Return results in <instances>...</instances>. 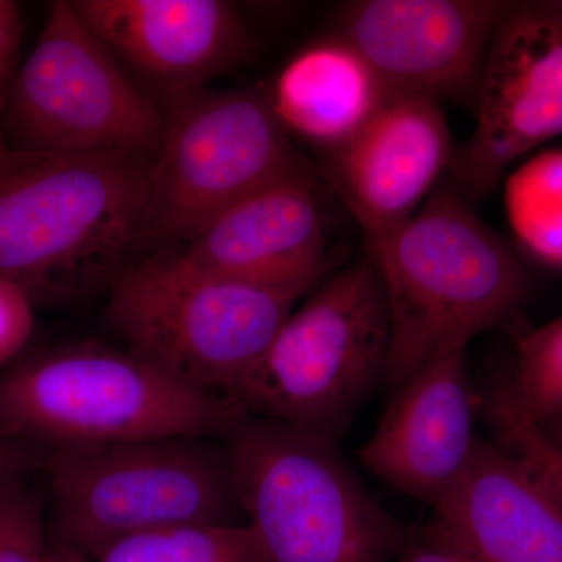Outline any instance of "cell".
I'll return each mask as SVG.
<instances>
[{
    "label": "cell",
    "instance_id": "cell-1",
    "mask_svg": "<svg viewBox=\"0 0 562 562\" xmlns=\"http://www.w3.org/2000/svg\"><path fill=\"white\" fill-rule=\"evenodd\" d=\"M150 160L32 154L0 139V277L33 303L109 291L150 239Z\"/></svg>",
    "mask_w": 562,
    "mask_h": 562
},
{
    "label": "cell",
    "instance_id": "cell-2",
    "mask_svg": "<svg viewBox=\"0 0 562 562\" xmlns=\"http://www.w3.org/2000/svg\"><path fill=\"white\" fill-rule=\"evenodd\" d=\"M391 321L384 383L401 387L436 355L465 347L522 308V260L442 180L402 227L368 246Z\"/></svg>",
    "mask_w": 562,
    "mask_h": 562
},
{
    "label": "cell",
    "instance_id": "cell-3",
    "mask_svg": "<svg viewBox=\"0 0 562 562\" xmlns=\"http://www.w3.org/2000/svg\"><path fill=\"white\" fill-rule=\"evenodd\" d=\"M246 414L127 349L72 342L0 373V428L57 450L166 438H227Z\"/></svg>",
    "mask_w": 562,
    "mask_h": 562
},
{
    "label": "cell",
    "instance_id": "cell-4",
    "mask_svg": "<svg viewBox=\"0 0 562 562\" xmlns=\"http://www.w3.org/2000/svg\"><path fill=\"white\" fill-rule=\"evenodd\" d=\"M303 292L228 279L181 251L133 261L109 288L125 349L191 390L231 401Z\"/></svg>",
    "mask_w": 562,
    "mask_h": 562
},
{
    "label": "cell",
    "instance_id": "cell-5",
    "mask_svg": "<svg viewBox=\"0 0 562 562\" xmlns=\"http://www.w3.org/2000/svg\"><path fill=\"white\" fill-rule=\"evenodd\" d=\"M239 509L268 562H390L405 539L338 442L244 417L225 438Z\"/></svg>",
    "mask_w": 562,
    "mask_h": 562
},
{
    "label": "cell",
    "instance_id": "cell-6",
    "mask_svg": "<svg viewBox=\"0 0 562 562\" xmlns=\"http://www.w3.org/2000/svg\"><path fill=\"white\" fill-rule=\"evenodd\" d=\"M391 321L369 255L310 292L232 392L246 416L338 442L366 395L384 382Z\"/></svg>",
    "mask_w": 562,
    "mask_h": 562
},
{
    "label": "cell",
    "instance_id": "cell-7",
    "mask_svg": "<svg viewBox=\"0 0 562 562\" xmlns=\"http://www.w3.org/2000/svg\"><path fill=\"white\" fill-rule=\"evenodd\" d=\"M49 482L58 543L90 560L139 532L243 516L227 449L213 439L57 450Z\"/></svg>",
    "mask_w": 562,
    "mask_h": 562
},
{
    "label": "cell",
    "instance_id": "cell-8",
    "mask_svg": "<svg viewBox=\"0 0 562 562\" xmlns=\"http://www.w3.org/2000/svg\"><path fill=\"white\" fill-rule=\"evenodd\" d=\"M165 111L81 21L55 0L11 81L2 138L14 150L154 158Z\"/></svg>",
    "mask_w": 562,
    "mask_h": 562
},
{
    "label": "cell",
    "instance_id": "cell-9",
    "mask_svg": "<svg viewBox=\"0 0 562 562\" xmlns=\"http://www.w3.org/2000/svg\"><path fill=\"white\" fill-rule=\"evenodd\" d=\"M149 166V238L188 243L251 192L306 165L262 92L199 90L166 99Z\"/></svg>",
    "mask_w": 562,
    "mask_h": 562
},
{
    "label": "cell",
    "instance_id": "cell-10",
    "mask_svg": "<svg viewBox=\"0 0 562 562\" xmlns=\"http://www.w3.org/2000/svg\"><path fill=\"white\" fill-rule=\"evenodd\" d=\"M475 127L454 151L447 181L471 205L509 168L562 136V11L553 0L506 2L476 98Z\"/></svg>",
    "mask_w": 562,
    "mask_h": 562
},
{
    "label": "cell",
    "instance_id": "cell-11",
    "mask_svg": "<svg viewBox=\"0 0 562 562\" xmlns=\"http://www.w3.org/2000/svg\"><path fill=\"white\" fill-rule=\"evenodd\" d=\"M505 7L495 0H361L344 9L338 33L392 94L475 109Z\"/></svg>",
    "mask_w": 562,
    "mask_h": 562
},
{
    "label": "cell",
    "instance_id": "cell-12",
    "mask_svg": "<svg viewBox=\"0 0 562 562\" xmlns=\"http://www.w3.org/2000/svg\"><path fill=\"white\" fill-rule=\"evenodd\" d=\"M454 151L442 105L391 94L353 138L324 154V176L372 246L424 205L452 168Z\"/></svg>",
    "mask_w": 562,
    "mask_h": 562
},
{
    "label": "cell",
    "instance_id": "cell-13",
    "mask_svg": "<svg viewBox=\"0 0 562 562\" xmlns=\"http://www.w3.org/2000/svg\"><path fill=\"white\" fill-rule=\"evenodd\" d=\"M90 27L162 99L205 88L254 55L255 40L225 0H72Z\"/></svg>",
    "mask_w": 562,
    "mask_h": 562
},
{
    "label": "cell",
    "instance_id": "cell-14",
    "mask_svg": "<svg viewBox=\"0 0 562 562\" xmlns=\"http://www.w3.org/2000/svg\"><path fill=\"white\" fill-rule=\"evenodd\" d=\"M483 405L469 376L465 347L443 350L394 391L362 446L361 462L392 490L432 505L471 462Z\"/></svg>",
    "mask_w": 562,
    "mask_h": 562
},
{
    "label": "cell",
    "instance_id": "cell-15",
    "mask_svg": "<svg viewBox=\"0 0 562 562\" xmlns=\"http://www.w3.org/2000/svg\"><path fill=\"white\" fill-rule=\"evenodd\" d=\"M180 251L217 276L310 294L333 266L312 169L303 165L246 195Z\"/></svg>",
    "mask_w": 562,
    "mask_h": 562
},
{
    "label": "cell",
    "instance_id": "cell-16",
    "mask_svg": "<svg viewBox=\"0 0 562 562\" xmlns=\"http://www.w3.org/2000/svg\"><path fill=\"white\" fill-rule=\"evenodd\" d=\"M427 536L479 562H562V505L509 450L480 438Z\"/></svg>",
    "mask_w": 562,
    "mask_h": 562
},
{
    "label": "cell",
    "instance_id": "cell-17",
    "mask_svg": "<svg viewBox=\"0 0 562 562\" xmlns=\"http://www.w3.org/2000/svg\"><path fill=\"white\" fill-rule=\"evenodd\" d=\"M391 94L368 58L338 32L299 50L266 92L284 132L324 154L353 138Z\"/></svg>",
    "mask_w": 562,
    "mask_h": 562
},
{
    "label": "cell",
    "instance_id": "cell-18",
    "mask_svg": "<svg viewBox=\"0 0 562 562\" xmlns=\"http://www.w3.org/2000/svg\"><path fill=\"white\" fill-rule=\"evenodd\" d=\"M505 210L524 251L562 269V149L535 155L506 176Z\"/></svg>",
    "mask_w": 562,
    "mask_h": 562
},
{
    "label": "cell",
    "instance_id": "cell-19",
    "mask_svg": "<svg viewBox=\"0 0 562 562\" xmlns=\"http://www.w3.org/2000/svg\"><path fill=\"white\" fill-rule=\"evenodd\" d=\"M92 562H268L247 522L158 528L111 543Z\"/></svg>",
    "mask_w": 562,
    "mask_h": 562
},
{
    "label": "cell",
    "instance_id": "cell-20",
    "mask_svg": "<svg viewBox=\"0 0 562 562\" xmlns=\"http://www.w3.org/2000/svg\"><path fill=\"white\" fill-rule=\"evenodd\" d=\"M514 402L532 422L549 425L562 417V316L522 333L517 339Z\"/></svg>",
    "mask_w": 562,
    "mask_h": 562
},
{
    "label": "cell",
    "instance_id": "cell-21",
    "mask_svg": "<svg viewBox=\"0 0 562 562\" xmlns=\"http://www.w3.org/2000/svg\"><path fill=\"white\" fill-rule=\"evenodd\" d=\"M484 408L509 452L519 457L562 505V450L554 446L541 425L517 406L506 384L484 402Z\"/></svg>",
    "mask_w": 562,
    "mask_h": 562
},
{
    "label": "cell",
    "instance_id": "cell-22",
    "mask_svg": "<svg viewBox=\"0 0 562 562\" xmlns=\"http://www.w3.org/2000/svg\"><path fill=\"white\" fill-rule=\"evenodd\" d=\"M49 554L35 495L0 475V562H49Z\"/></svg>",
    "mask_w": 562,
    "mask_h": 562
},
{
    "label": "cell",
    "instance_id": "cell-23",
    "mask_svg": "<svg viewBox=\"0 0 562 562\" xmlns=\"http://www.w3.org/2000/svg\"><path fill=\"white\" fill-rule=\"evenodd\" d=\"M32 299L16 284L0 277V366L25 349L35 328Z\"/></svg>",
    "mask_w": 562,
    "mask_h": 562
},
{
    "label": "cell",
    "instance_id": "cell-24",
    "mask_svg": "<svg viewBox=\"0 0 562 562\" xmlns=\"http://www.w3.org/2000/svg\"><path fill=\"white\" fill-rule=\"evenodd\" d=\"M22 20L20 5L11 0H0V139L2 114L11 81L20 68Z\"/></svg>",
    "mask_w": 562,
    "mask_h": 562
},
{
    "label": "cell",
    "instance_id": "cell-25",
    "mask_svg": "<svg viewBox=\"0 0 562 562\" xmlns=\"http://www.w3.org/2000/svg\"><path fill=\"white\" fill-rule=\"evenodd\" d=\"M401 562H479L446 543L425 536L424 541L403 546Z\"/></svg>",
    "mask_w": 562,
    "mask_h": 562
},
{
    "label": "cell",
    "instance_id": "cell-26",
    "mask_svg": "<svg viewBox=\"0 0 562 562\" xmlns=\"http://www.w3.org/2000/svg\"><path fill=\"white\" fill-rule=\"evenodd\" d=\"M49 562H92L90 558L85 557L77 552V550L69 549V547L57 546L50 547Z\"/></svg>",
    "mask_w": 562,
    "mask_h": 562
},
{
    "label": "cell",
    "instance_id": "cell-27",
    "mask_svg": "<svg viewBox=\"0 0 562 562\" xmlns=\"http://www.w3.org/2000/svg\"><path fill=\"white\" fill-rule=\"evenodd\" d=\"M9 461L10 457L7 453L5 447L0 442V475H5L7 471H9Z\"/></svg>",
    "mask_w": 562,
    "mask_h": 562
},
{
    "label": "cell",
    "instance_id": "cell-28",
    "mask_svg": "<svg viewBox=\"0 0 562 562\" xmlns=\"http://www.w3.org/2000/svg\"><path fill=\"white\" fill-rule=\"evenodd\" d=\"M554 2V5L558 7V9H560L562 11V0H553Z\"/></svg>",
    "mask_w": 562,
    "mask_h": 562
},
{
    "label": "cell",
    "instance_id": "cell-29",
    "mask_svg": "<svg viewBox=\"0 0 562 562\" xmlns=\"http://www.w3.org/2000/svg\"><path fill=\"white\" fill-rule=\"evenodd\" d=\"M558 449H560V447H558ZM561 450V449H560Z\"/></svg>",
    "mask_w": 562,
    "mask_h": 562
}]
</instances>
